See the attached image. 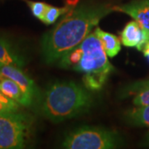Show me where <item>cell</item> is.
<instances>
[{
  "label": "cell",
  "mask_w": 149,
  "mask_h": 149,
  "mask_svg": "<svg viewBox=\"0 0 149 149\" xmlns=\"http://www.w3.org/2000/svg\"><path fill=\"white\" fill-rule=\"evenodd\" d=\"M22 1H24L30 8L33 16L36 17L37 19H39L41 21L50 6V4L45 3L42 2H34V1H31V0H22Z\"/></svg>",
  "instance_id": "obj_16"
},
{
  "label": "cell",
  "mask_w": 149,
  "mask_h": 149,
  "mask_svg": "<svg viewBox=\"0 0 149 149\" xmlns=\"http://www.w3.org/2000/svg\"><path fill=\"white\" fill-rule=\"evenodd\" d=\"M19 106L20 104L18 103L8 97L0 90V114L17 111Z\"/></svg>",
  "instance_id": "obj_15"
},
{
  "label": "cell",
  "mask_w": 149,
  "mask_h": 149,
  "mask_svg": "<svg viewBox=\"0 0 149 149\" xmlns=\"http://www.w3.org/2000/svg\"><path fill=\"white\" fill-rule=\"evenodd\" d=\"M143 51L144 56H147L149 60V42H148L146 43V45L144 46Z\"/></svg>",
  "instance_id": "obj_17"
},
{
  "label": "cell",
  "mask_w": 149,
  "mask_h": 149,
  "mask_svg": "<svg viewBox=\"0 0 149 149\" xmlns=\"http://www.w3.org/2000/svg\"><path fill=\"white\" fill-rule=\"evenodd\" d=\"M113 10L126 13L137 22L143 31L146 43L149 42V0H135L122 5L113 6Z\"/></svg>",
  "instance_id": "obj_6"
},
{
  "label": "cell",
  "mask_w": 149,
  "mask_h": 149,
  "mask_svg": "<svg viewBox=\"0 0 149 149\" xmlns=\"http://www.w3.org/2000/svg\"><path fill=\"white\" fill-rule=\"evenodd\" d=\"M30 128L27 115L16 112L0 114V149H21L26 146Z\"/></svg>",
  "instance_id": "obj_5"
},
{
  "label": "cell",
  "mask_w": 149,
  "mask_h": 149,
  "mask_svg": "<svg viewBox=\"0 0 149 149\" xmlns=\"http://www.w3.org/2000/svg\"><path fill=\"white\" fill-rule=\"evenodd\" d=\"M0 74L15 81L23 91L32 96L33 99L39 95L38 89L35 82L22 70V68L14 65H3L0 69Z\"/></svg>",
  "instance_id": "obj_7"
},
{
  "label": "cell",
  "mask_w": 149,
  "mask_h": 149,
  "mask_svg": "<svg viewBox=\"0 0 149 149\" xmlns=\"http://www.w3.org/2000/svg\"><path fill=\"white\" fill-rule=\"evenodd\" d=\"M0 90L22 106L30 107L33 103L34 99L32 96L23 91L15 81L2 74H0Z\"/></svg>",
  "instance_id": "obj_8"
},
{
  "label": "cell",
  "mask_w": 149,
  "mask_h": 149,
  "mask_svg": "<svg viewBox=\"0 0 149 149\" xmlns=\"http://www.w3.org/2000/svg\"><path fill=\"white\" fill-rule=\"evenodd\" d=\"M125 119L133 126L149 128V105L136 106L129 109L125 113Z\"/></svg>",
  "instance_id": "obj_12"
},
{
  "label": "cell",
  "mask_w": 149,
  "mask_h": 149,
  "mask_svg": "<svg viewBox=\"0 0 149 149\" xmlns=\"http://www.w3.org/2000/svg\"><path fill=\"white\" fill-rule=\"evenodd\" d=\"M122 43L128 47H137L143 51L146 44V38L143 29L135 21H131L124 27L121 32Z\"/></svg>",
  "instance_id": "obj_9"
},
{
  "label": "cell",
  "mask_w": 149,
  "mask_h": 149,
  "mask_svg": "<svg viewBox=\"0 0 149 149\" xmlns=\"http://www.w3.org/2000/svg\"><path fill=\"white\" fill-rule=\"evenodd\" d=\"M71 8H72V7L70 5H66L62 8H56V7L50 5L46 12L45 15L43 17V18L42 19V22L47 25L52 24L58 19V17L61 15L68 13Z\"/></svg>",
  "instance_id": "obj_14"
},
{
  "label": "cell",
  "mask_w": 149,
  "mask_h": 149,
  "mask_svg": "<svg viewBox=\"0 0 149 149\" xmlns=\"http://www.w3.org/2000/svg\"><path fill=\"white\" fill-rule=\"evenodd\" d=\"M148 145H149V133H148Z\"/></svg>",
  "instance_id": "obj_18"
},
{
  "label": "cell",
  "mask_w": 149,
  "mask_h": 149,
  "mask_svg": "<svg viewBox=\"0 0 149 149\" xmlns=\"http://www.w3.org/2000/svg\"><path fill=\"white\" fill-rule=\"evenodd\" d=\"M113 7L107 4L81 5L66 13L56 27L42 38L41 50L45 61L50 64L82 42Z\"/></svg>",
  "instance_id": "obj_1"
},
{
  "label": "cell",
  "mask_w": 149,
  "mask_h": 149,
  "mask_svg": "<svg viewBox=\"0 0 149 149\" xmlns=\"http://www.w3.org/2000/svg\"><path fill=\"white\" fill-rule=\"evenodd\" d=\"M3 64H1V63H0V69H1V68H2V66H3Z\"/></svg>",
  "instance_id": "obj_19"
},
{
  "label": "cell",
  "mask_w": 149,
  "mask_h": 149,
  "mask_svg": "<svg viewBox=\"0 0 149 149\" xmlns=\"http://www.w3.org/2000/svg\"><path fill=\"white\" fill-rule=\"evenodd\" d=\"M59 65L83 74V83L91 91L100 90L113 70L95 31L60 59Z\"/></svg>",
  "instance_id": "obj_2"
},
{
  "label": "cell",
  "mask_w": 149,
  "mask_h": 149,
  "mask_svg": "<svg viewBox=\"0 0 149 149\" xmlns=\"http://www.w3.org/2000/svg\"><path fill=\"white\" fill-rule=\"evenodd\" d=\"M120 144L121 139L116 132L85 126L70 132L65 138L62 146L69 149H111Z\"/></svg>",
  "instance_id": "obj_4"
},
{
  "label": "cell",
  "mask_w": 149,
  "mask_h": 149,
  "mask_svg": "<svg viewBox=\"0 0 149 149\" xmlns=\"http://www.w3.org/2000/svg\"><path fill=\"white\" fill-rule=\"evenodd\" d=\"M95 32L102 43L104 50L108 56L113 57L121 50L120 41L115 35H113L109 32H106L101 30L100 27H96Z\"/></svg>",
  "instance_id": "obj_11"
},
{
  "label": "cell",
  "mask_w": 149,
  "mask_h": 149,
  "mask_svg": "<svg viewBox=\"0 0 149 149\" xmlns=\"http://www.w3.org/2000/svg\"><path fill=\"white\" fill-rule=\"evenodd\" d=\"M130 89L133 92H136V95L133 100L135 106L149 105V79L133 84L130 86Z\"/></svg>",
  "instance_id": "obj_13"
},
{
  "label": "cell",
  "mask_w": 149,
  "mask_h": 149,
  "mask_svg": "<svg viewBox=\"0 0 149 149\" xmlns=\"http://www.w3.org/2000/svg\"><path fill=\"white\" fill-rule=\"evenodd\" d=\"M0 63L14 65L22 68L26 60L12 43L3 37H0Z\"/></svg>",
  "instance_id": "obj_10"
},
{
  "label": "cell",
  "mask_w": 149,
  "mask_h": 149,
  "mask_svg": "<svg viewBox=\"0 0 149 149\" xmlns=\"http://www.w3.org/2000/svg\"><path fill=\"white\" fill-rule=\"evenodd\" d=\"M92 103V97L83 87L72 81H58L44 93L41 111L50 121L60 123L88 111Z\"/></svg>",
  "instance_id": "obj_3"
}]
</instances>
